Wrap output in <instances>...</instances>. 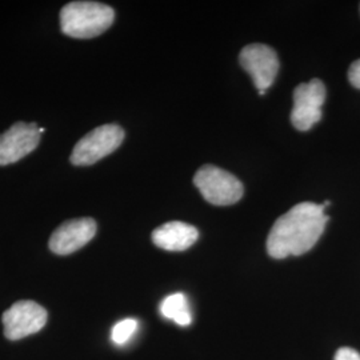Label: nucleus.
I'll list each match as a JSON object with an SVG mask.
<instances>
[{"label":"nucleus","instance_id":"f257e3e1","mask_svg":"<svg viewBox=\"0 0 360 360\" xmlns=\"http://www.w3.org/2000/svg\"><path fill=\"white\" fill-rule=\"evenodd\" d=\"M328 217L323 205L303 202L275 221L267 238V252L274 259L299 257L318 243Z\"/></svg>","mask_w":360,"mask_h":360},{"label":"nucleus","instance_id":"f03ea898","mask_svg":"<svg viewBox=\"0 0 360 360\" xmlns=\"http://www.w3.org/2000/svg\"><path fill=\"white\" fill-rule=\"evenodd\" d=\"M115 19V11L98 1H71L60 11V28L67 37L91 39L102 35Z\"/></svg>","mask_w":360,"mask_h":360},{"label":"nucleus","instance_id":"7ed1b4c3","mask_svg":"<svg viewBox=\"0 0 360 360\" xmlns=\"http://www.w3.org/2000/svg\"><path fill=\"white\" fill-rule=\"evenodd\" d=\"M193 183L207 202L215 206L235 205L245 193L240 180L230 172L211 165L198 169Z\"/></svg>","mask_w":360,"mask_h":360},{"label":"nucleus","instance_id":"20e7f679","mask_svg":"<svg viewBox=\"0 0 360 360\" xmlns=\"http://www.w3.org/2000/svg\"><path fill=\"white\" fill-rule=\"evenodd\" d=\"M124 139V131L117 124H104L83 136L71 154L74 166H91L112 154Z\"/></svg>","mask_w":360,"mask_h":360},{"label":"nucleus","instance_id":"39448f33","mask_svg":"<svg viewBox=\"0 0 360 360\" xmlns=\"http://www.w3.org/2000/svg\"><path fill=\"white\" fill-rule=\"evenodd\" d=\"M326 101V87L322 80L312 79L302 83L294 91V108L291 122L299 131H309L322 119V107Z\"/></svg>","mask_w":360,"mask_h":360},{"label":"nucleus","instance_id":"423d86ee","mask_svg":"<svg viewBox=\"0 0 360 360\" xmlns=\"http://www.w3.org/2000/svg\"><path fill=\"white\" fill-rule=\"evenodd\" d=\"M1 322L8 340H19L39 333L47 323V311L37 302L20 300L7 309Z\"/></svg>","mask_w":360,"mask_h":360},{"label":"nucleus","instance_id":"0eeeda50","mask_svg":"<svg viewBox=\"0 0 360 360\" xmlns=\"http://www.w3.org/2000/svg\"><path fill=\"white\" fill-rule=\"evenodd\" d=\"M239 62L248 72L259 95H264L270 89L279 71V59L276 52L266 44H250L239 55Z\"/></svg>","mask_w":360,"mask_h":360},{"label":"nucleus","instance_id":"6e6552de","mask_svg":"<svg viewBox=\"0 0 360 360\" xmlns=\"http://www.w3.org/2000/svg\"><path fill=\"white\" fill-rule=\"evenodd\" d=\"M37 123L18 122L0 135V166H8L31 154L40 142Z\"/></svg>","mask_w":360,"mask_h":360},{"label":"nucleus","instance_id":"1a4fd4ad","mask_svg":"<svg viewBox=\"0 0 360 360\" xmlns=\"http://www.w3.org/2000/svg\"><path fill=\"white\" fill-rule=\"evenodd\" d=\"M96 235V223L92 218L67 220L50 238V250L56 255H70L87 245Z\"/></svg>","mask_w":360,"mask_h":360},{"label":"nucleus","instance_id":"9d476101","mask_svg":"<svg viewBox=\"0 0 360 360\" xmlns=\"http://www.w3.org/2000/svg\"><path fill=\"white\" fill-rule=\"evenodd\" d=\"M199 232L187 223L169 221L153 232V242L166 251H184L198 240Z\"/></svg>","mask_w":360,"mask_h":360},{"label":"nucleus","instance_id":"9b49d317","mask_svg":"<svg viewBox=\"0 0 360 360\" xmlns=\"http://www.w3.org/2000/svg\"><path fill=\"white\" fill-rule=\"evenodd\" d=\"M160 314L172 322L179 326H190L193 322V314L190 309V304L187 296L181 292H176L168 295L160 303Z\"/></svg>","mask_w":360,"mask_h":360},{"label":"nucleus","instance_id":"f8f14e48","mask_svg":"<svg viewBox=\"0 0 360 360\" xmlns=\"http://www.w3.org/2000/svg\"><path fill=\"white\" fill-rule=\"evenodd\" d=\"M138 330V321L136 319H124L116 323L111 331V339L115 345L123 346L129 342L132 338V335L135 334V331Z\"/></svg>","mask_w":360,"mask_h":360},{"label":"nucleus","instance_id":"ddd939ff","mask_svg":"<svg viewBox=\"0 0 360 360\" xmlns=\"http://www.w3.org/2000/svg\"><path fill=\"white\" fill-rule=\"evenodd\" d=\"M348 79H349V83L355 89L360 90V59H358L356 62H354L352 65H349Z\"/></svg>","mask_w":360,"mask_h":360},{"label":"nucleus","instance_id":"4468645a","mask_svg":"<svg viewBox=\"0 0 360 360\" xmlns=\"http://www.w3.org/2000/svg\"><path fill=\"white\" fill-rule=\"evenodd\" d=\"M334 360H360V354L354 348L343 347L338 349Z\"/></svg>","mask_w":360,"mask_h":360}]
</instances>
